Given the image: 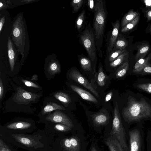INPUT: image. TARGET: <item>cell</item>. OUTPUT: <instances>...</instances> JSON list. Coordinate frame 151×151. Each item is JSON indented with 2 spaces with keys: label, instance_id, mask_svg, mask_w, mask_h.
Listing matches in <instances>:
<instances>
[{
  "label": "cell",
  "instance_id": "cell-12",
  "mask_svg": "<svg viewBox=\"0 0 151 151\" xmlns=\"http://www.w3.org/2000/svg\"><path fill=\"white\" fill-rule=\"evenodd\" d=\"M13 81L25 90L34 93L42 91V88L38 83L31 80V78L23 76L12 78Z\"/></svg>",
  "mask_w": 151,
  "mask_h": 151
},
{
  "label": "cell",
  "instance_id": "cell-6",
  "mask_svg": "<svg viewBox=\"0 0 151 151\" xmlns=\"http://www.w3.org/2000/svg\"><path fill=\"white\" fill-rule=\"evenodd\" d=\"M93 27L96 37L99 39L103 35L106 17L105 3L103 0H97L95 4Z\"/></svg>",
  "mask_w": 151,
  "mask_h": 151
},
{
  "label": "cell",
  "instance_id": "cell-36",
  "mask_svg": "<svg viewBox=\"0 0 151 151\" xmlns=\"http://www.w3.org/2000/svg\"><path fill=\"white\" fill-rule=\"evenodd\" d=\"M137 87L140 89L151 93V83H147L140 84L138 85Z\"/></svg>",
  "mask_w": 151,
  "mask_h": 151
},
{
  "label": "cell",
  "instance_id": "cell-3",
  "mask_svg": "<svg viewBox=\"0 0 151 151\" xmlns=\"http://www.w3.org/2000/svg\"><path fill=\"white\" fill-rule=\"evenodd\" d=\"M125 120L128 123L139 121L151 117V106L145 100L131 98L122 111Z\"/></svg>",
  "mask_w": 151,
  "mask_h": 151
},
{
  "label": "cell",
  "instance_id": "cell-1",
  "mask_svg": "<svg viewBox=\"0 0 151 151\" xmlns=\"http://www.w3.org/2000/svg\"><path fill=\"white\" fill-rule=\"evenodd\" d=\"M10 82L14 92L5 102L6 112L33 113L36 109L32 106L39 101L43 96V91L39 93L27 91L13 81Z\"/></svg>",
  "mask_w": 151,
  "mask_h": 151
},
{
  "label": "cell",
  "instance_id": "cell-10",
  "mask_svg": "<svg viewBox=\"0 0 151 151\" xmlns=\"http://www.w3.org/2000/svg\"><path fill=\"white\" fill-rule=\"evenodd\" d=\"M44 70L46 76L49 80L54 78L56 74L61 72L60 64L55 55H50L45 58Z\"/></svg>",
  "mask_w": 151,
  "mask_h": 151
},
{
  "label": "cell",
  "instance_id": "cell-15",
  "mask_svg": "<svg viewBox=\"0 0 151 151\" xmlns=\"http://www.w3.org/2000/svg\"><path fill=\"white\" fill-rule=\"evenodd\" d=\"M70 87L83 99L95 103L97 102L96 99L88 91L75 85H70Z\"/></svg>",
  "mask_w": 151,
  "mask_h": 151
},
{
  "label": "cell",
  "instance_id": "cell-9",
  "mask_svg": "<svg viewBox=\"0 0 151 151\" xmlns=\"http://www.w3.org/2000/svg\"><path fill=\"white\" fill-rule=\"evenodd\" d=\"M129 151H144L143 131L141 129L134 128L128 132Z\"/></svg>",
  "mask_w": 151,
  "mask_h": 151
},
{
  "label": "cell",
  "instance_id": "cell-43",
  "mask_svg": "<svg viewBox=\"0 0 151 151\" xmlns=\"http://www.w3.org/2000/svg\"><path fill=\"white\" fill-rule=\"evenodd\" d=\"M146 15L147 21L151 20V8L148 9L145 12Z\"/></svg>",
  "mask_w": 151,
  "mask_h": 151
},
{
  "label": "cell",
  "instance_id": "cell-44",
  "mask_svg": "<svg viewBox=\"0 0 151 151\" xmlns=\"http://www.w3.org/2000/svg\"><path fill=\"white\" fill-rule=\"evenodd\" d=\"M89 151H99L98 147L95 143H92L91 145Z\"/></svg>",
  "mask_w": 151,
  "mask_h": 151
},
{
  "label": "cell",
  "instance_id": "cell-38",
  "mask_svg": "<svg viewBox=\"0 0 151 151\" xmlns=\"http://www.w3.org/2000/svg\"><path fill=\"white\" fill-rule=\"evenodd\" d=\"M38 0H15V3L17 6L20 5L27 4L38 1Z\"/></svg>",
  "mask_w": 151,
  "mask_h": 151
},
{
  "label": "cell",
  "instance_id": "cell-34",
  "mask_svg": "<svg viewBox=\"0 0 151 151\" xmlns=\"http://www.w3.org/2000/svg\"><path fill=\"white\" fill-rule=\"evenodd\" d=\"M55 129L58 131L65 132L70 131L73 128L68 126L56 123L54 125Z\"/></svg>",
  "mask_w": 151,
  "mask_h": 151
},
{
  "label": "cell",
  "instance_id": "cell-13",
  "mask_svg": "<svg viewBox=\"0 0 151 151\" xmlns=\"http://www.w3.org/2000/svg\"><path fill=\"white\" fill-rule=\"evenodd\" d=\"M60 102L51 96L46 98L44 100L43 106L39 113L40 117L55 110H65V108L60 104Z\"/></svg>",
  "mask_w": 151,
  "mask_h": 151
},
{
  "label": "cell",
  "instance_id": "cell-41",
  "mask_svg": "<svg viewBox=\"0 0 151 151\" xmlns=\"http://www.w3.org/2000/svg\"><path fill=\"white\" fill-rule=\"evenodd\" d=\"M8 8L6 3L5 0H1L0 1V10L2 11L5 9Z\"/></svg>",
  "mask_w": 151,
  "mask_h": 151
},
{
  "label": "cell",
  "instance_id": "cell-46",
  "mask_svg": "<svg viewBox=\"0 0 151 151\" xmlns=\"http://www.w3.org/2000/svg\"><path fill=\"white\" fill-rule=\"evenodd\" d=\"M38 75L37 74H34L32 76L31 79L32 81H35L38 80Z\"/></svg>",
  "mask_w": 151,
  "mask_h": 151
},
{
  "label": "cell",
  "instance_id": "cell-5",
  "mask_svg": "<svg viewBox=\"0 0 151 151\" xmlns=\"http://www.w3.org/2000/svg\"><path fill=\"white\" fill-rule=\"evenodd\" d=\"M62 142L64 151H86L88 143L84 134L79 131L73 132Z\"/></svg>",
  "mask_w": 151,
  "mask_h": 151
},
{
  "label": "cell",
  "instance_id": "cell-14",
  "mask_svg": "<svg viewBox=\"0 0 151 151\" xmlns=\"http://www.w3.org/2000/svg\"><path fill=\"white\" fill-rule=\"evenodd\" d=\"M69 77L75 82L89 90L97 97H99L98 93L93 88L91 83L78 71L75 69L71 70L69 73Z\"/></svg>",
  "mask_w": 151,
  "mask_h": 151
},
{
  "label": "cell",
  "instance_id": "cell-21",
  "mask_svg": "<svg viewBox=\"0 0 151 151\" xmlns=\"http://www.w3.org/2000/svg\"><path fill=\"white\" fill-rule=\"evenodd\" d=\"M151 59V54H150L146 58L138 60L134 65L133 72L135 73L138 74L144 67L149 63Z\"/></svg>",
  "mask_w": 151,
  "mask_h": 151
},
{
  "label": "cell",
  "instance_id": "cell-31",
  "mask_svg": "<svg viewBox=\"0 0 151 151\" xmlns=\"http://www.w3.org/2000/svg\"><path fill=\"white\" fill-rule=\"evenodd\" d=\"M83 0H73L71 2V5L73 9V13L78 12L82 7L83 3Z\"/></svg>",
  "mask_w": 151,
  "mask_h": 151
},
{
  "label": "cell",
  "instance_id": "cell-30",
  "mask_svg": "<svg viewBox=\"0 0 151 151\" xmlns=\"http://www.w3.org/2000/svg\"><path fill=\"white\" fill-rule=\"evenodd\" d=\"M128 45V42L124 38L116 40L114 47L117 50H123Z\"/></svg>",
  "mask_w": 151,
  "mask_h": 151
},
{
  "label": "cell",
  "instance_id": "cell-29",
  "mask_svg": "<svg viewBox=\"0 0 151 151\" xmlns=\"http://www.w3.org/2000/svg\"><path fill=\"white\" fill-rule=\"evenodd\" d=\"M79 62L84 70L86 71L91 70V62L88 58L85 57H82L80 59Z\"/></svg>",
  "mask_w": 151,
  "mask_h": 151
},
{
  "label": "cell",
  "instance_id": "cell-18",
  "mask_svg": "<svg viewBox=\"0 0 151 151\" xmlns=\"http://www.w3.org/2000/svg\"><path fill=\"white\" fill-rule=\"evenodd\" d=\"M16 121L13 122L6 125V127L9 129H23L30 128L32 125L30 122L24 120Z\"/></svg>",
  "mask_w": 151,
  "mask_h": 151
},
{
  "label": "cell",
  "instance_id": "cell-16",
  "mask_svg": "<svg viewBox=\"0 0 151 151\" xmlns=\"http://www.w3.org/2000/svg\"><path fill=\"white\" fill-rule=\"evenodd\" d=\"M110 135L105 140L106 145L110 151H124L116 139L113 135Z\"/></svg>",
  "mask_w": 151,
  "mask_h": 151
},
{
  "label": "cell",
  "instance_id": "cell-28",
  "mask_svg": "<svg viewBox=\"0 0 151 151\" xmlns=\"http://www.w3.org/2000/svg\"><path fill=\"white\" fill-rule=\"evenodd\" d=\"M140 19V15L139 14L132 21L127 24L121 29L122 32H128L134 27L139 22Z\"/></svg>",
  "mask_w": 151,
  "mask_h": 151
},
{
  "label": "cell",
  "instance_id": "cell-24",
  "mask_svg": "<svg viewBox=\"0 0 151 151\" xmlns=\"http://www.w3.org/2000/svg\"><path fill=\"white\" fill-rule=\"evenodd\" d=\"M7 76L0 75V101L1 103L5 97L8 82Z\"/></svg>",
  "mask_w": 151,
  "mask_h": 151
},
{
  "label": "cell",
  "instance_id": "cell-39",
  "mask_svg": "<svg viewBox=\"0 0 151 151\" xmlns=\"http://www.w3.org/2000/svg\"><path fill=\"white\" fill-rule=\"evenodd\" d=\"M0 33L1 34L3 31V28L6 21V17L4 14H0Z\"/></svg>",
  "mask_w": 151,
  "mask_h": 151
},
{
  "label": "cell",
  "instance_id": "cell-32",
  "mask_svg": "<svg viewBox=\"0 0 151 151\" xmlns=\"http://www.w3.org/2000/svg\"><path fill=\"white\" fill-rule=\"evenodd\" d=\"M105 76L103 71L102 68L100 67L99 69L97 76V82L99 85L103 86L105 84Z\"/></svg>",
  "mask_w": 151,
  "mask_h": 151
},
{
  "label": "cell",
  "instance_id": "cell-25",
  "mask_svg": "<svg viewBox=\"0 0 151 151\" xmlns=\"http://www.w3.org/2000/svg\"><path fill=\"white\" fill-rule=\"evenodd\" d=\"M129 67L128 61L122 64L117 69L115 73L116 78H119L124 76L127 72Z\"/></svg>",
  "mask_w": 151,
  "mask_h": 151
},
{
  "label": "cell",
  "instance_id": "cell-2",
  "mask_svg": "<svg viewBox=\"0 0 151 151\" xmlns=\"http://www.w3.org/2000/svg\"><path fill=\"white\" fill-rule=\"evenodd\" d=\"M12 29L10 37L18 52L22 55L20 61L22 65L27 55V50L29 47V40L26 21L23 12L18 14L12 22Z\"/></svg>",
  "mask_w": 151,
  "mask_h": 151
},
{
  "label": "cell",
  "instance_id": "cell-20",
  "mask_svg": "<svg viewBox=\"0 0 151 151\" xmlns=\"http://www.w3.org/2000/svg\"><path fill=\"white\" fill-rule=\"evenodd\" d=\"M139 14L134 11L133 9H130L123 16L121 20V25L123 28L132 21Z\"/></svg>",
  "mask_w": 151,
  "mask_h": 151
},
{
  "label": "cell",
  "instance_id": "cell-7",
  "mask_svg": "<svg viewBox=\"0 0 151 151\" xmlns=\"http://www.w3.org/2000/svg\"><path fill=\"white\" fill-rule=\"evenodd\" d=\"M7 45L9 64L7 70V73L8 76L13 78L17 75L21 65L17 55V50L16 49L15 45L9 36L7 38Z\"/></svg>",
  "mask_w": 151,
  "mask_h": 151
},
{
  "label": "cell",
  "instance_id": "cell-17",
  "mask_svg": "<svg viewBox=\"0 0 151 151\" xmlns=\"http://www.w3.org/2000/svg\"><path fill=\"white\" fill-rule=\"evenodd\" d=\"M113 26V30L109 42L108 50L109 52H111L114 47V45L117 38L120 26L119 20H117L114 23H112Z\"/></svg>",
  "mask_w": 151,
  "mask_h": 151
},
{
  "label": "cell",
  "instance_id": "cell-23",
  "mask_svg": "<svg viewBox=\"0 0 151 151\" xmlns=\"http://www.w3.org/2000/svg\"><path fill=\"white\" fill-rule=\"evenodd\" d=\"M13 135V137L17 141L27 146H33L35 144L37 143V142L33 139L28 137L18 134H14Z\"/></svg>",
  "mask_w": 151,
  "mask_h": 151
},
{
  "label": "cell",
  "instance_id": "cell-26",
  "mask_svg": "<svg viewBox=\"0 0 151 151\" xmlns=\"http://www.w3.org/2000/svg\"><path fill=\"white\" fill-rule=\"evenodd\" d=\"M129 52L126 50L115 59L111 62L110 63V66L114 68L120 65L128 57Z\"/></svg>",
  "mask_w": 151,
  "mask_h": 151
},
{
  "label": "cell",
  "instance_id": "cell-8",
  "mask_svg": "<svg viewBox=\"0 0 151 151\" xmlns=\"http://www.w3.org/2000/svg\"><path fill=\"white\" fill-rule=\"evenodd\" d=\"M80 39L92 61L96 57V50L93 33L90 23L80 35Z\"/></svg>",
  "mask_w": 151,
  "mask_h": 151
},
{
  "label": "cell",
  "instance_id": "cell-4",
  "mask_svg": "<svg viewBox=\"0 0 151 151\" xmlns=\"http://www.w3.org/2000/svg\"><path fill=\"white\" fill-rule=\"evenodd\" d=\"M112 129L110 134L117 140L124 151H129L126 141V134L119 113L117 103H115Z\"/></svg>",
  "mask_w": 151,
  "mask_h": 151
},
{
  "label": "cell",
  "instance_id": "cell-19",
  "mask_svg": "<svg viewBox=\"0 0 151 151\" xmlns=\"http://www.w3.org/2000/svg\"><path fill=\"white\" fill-rule=\"evenodd\" d=\"M55 98L66 106L71 102L70 98L66 93L61 91H55L50 96Z\"/></svg>",
  "mask_w": 151,
  "mask_h": 151
},
{
  "label": "cell",
  "instance_id": "cell-42",
  "mask_svg": "<svg viewBox=\"0 0 151 151\" xmlns=\"http://www.w3.org/2000/svg\"><path fill=\"white\" fill-rule=\"evenodd\" d=\"M88 5L90 9L94 10V9L95 4L94 1L93 0H89L87 1Z\"/></svg>",
  "mask_w": 151,
  "mask_h": 151
},
{
  "label": "cell",
  "instance_id": "cell-33",
  "mask_svg": "<svg viewBox=\"0 0 151 151\" xmlns=\"http://www.w3.org/2000/svg\"><path fill=\"white\" fill-rule=\"evenodd\" d=\"M85 10H83L78 16L76 21V26L77 29L79 31L81 29L84 19Z\"/></svg>",
  "mask_w": 151,
  "mask_h": 151
},
{
  "label": "cell",
  "instance_id": "cell-40",
  "mask_svg": "<svg viewBox=\"0 0 151 151\" xmlns=\"http://www.w3.org/2000/svg\"><path fill=\"white\" fill-rule=\"evenodd\" d=\"M0 151H12L1 139H0Z\"/></svg>",
  "mask_w": 151,
  "mask_h": 151
},
{
  "label": "cell",
  "instance_id": "cell-45",
  "mask_svg": "<svg viewBox=\"0 0 151 151\" xmlns=\"http://www.w3.org/2000/svg\"><path fill=\"white\" fill-rule=\"evenodd\" d=\"M112 94V93L111 92L107 94L105 97V101H108L110 100L111 99Z\"/></svg>",
  "mask_w": 151,
  "mask_h": 151
},
{
  "label": "cell",
  "instance_id": "cell-27",
  "mask_svg": "<svg viewBox=\"0 0 151 151\" xmlns=\"http://www.w3.org/2000/svg\"><path fill=\"white\" fill-rule=\"evenodd\" d=\"M108 120L106 116L103 114H97L93 118V121L95 124L97 125H105Z\"/></svg>",
  "mask_w": 151,
  "mask_h": 151
},
{
  "label": "cell",
  "instance_id": "cell-47",
  "mask_svg": "<svg viewBox=\"0 0 151 151\" xmlns=\"http://www.w3.org/2000/svg\"><path fill=\"white\" fill-rule=\"evenodd\" d=\"M149 31H150V33L151 34V24L150 26V27H149Z\"/></svg>",
  "mask_w": 151,
  "mask_h": 151
},
{
  "label": "cell",
  "instance_id": "cell-37",
  "mask_svg": "<svg viewBox=\"0 0 151 151\" xmlns=\"http://www.w3.org/2000/svg\"><path fill=\"white\" fill-rule=\"evenodd\" d=\"M142 74H151V64L150 63L146 65L138 73Z\"/></svg>",
  "mask_w": 151,
  "mask_h": 151
},
{
  "label": "cell",
  "instance_id": "cell-35",
  "mask_svg": "<svg viewBox=\"0 0 151 151\" xmlns=\"http://www.w3.org/2000/svg\"><path fill=\"white\" fill-rule=\"evenodd\" d=\"M126 50L125 49L123 50H117L111 52L109 57V61L111 62L113 61Z\"/></svg>",
  "mask_w": 151,
  "mask_h": 151
},
{
  "label": "cell",
  "instance_id": "cell-11",
  "mask_svg": "<svg viewBox=\"0 0 151 151\" xmlns=\"http://www.w3.org/2000/svg\"><path fill=\"white\" fill-rule=\"evenodd\" d=\"M61 110L54 111L40 117L46 121L62 124L73 128L74 125L72 121L66 114Z\"/></svg>",
  "mask_w": 151,
  "mask_h": 151
},
{
  "label": "cell",
  "instance_id": "cell-22",
  "mask_svg": "<svg viewBox=\"0 0 151 151\" xmlns=\"http://www.w3.org/2000/svg\"><path fill=\"white\" fill-rule=\"evenodd\" d=\"M138 48L135 58L136 62L141 59L143 58L146 56L150 51V46L148 44L144 43L139 46Z\"/></svg>",
  "mask_w": 151,
  "mask_h": 151
}]
</instances>
